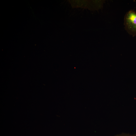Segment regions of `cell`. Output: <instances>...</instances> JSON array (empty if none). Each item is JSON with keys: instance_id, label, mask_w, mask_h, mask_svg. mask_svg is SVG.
Listing matches in <instances>:
<instances>
[{"instance_id": "6da1fadb", "label": "cell", "mask_w": 136, "mask_h": 136, "mask_svg": "<svg viewBox=\"0 0 136 136\" xmlns=\"http://www.w3.org/2000/svg\"><path fill=\"white\" fill-rule=\"evenodd\" d=\"M124 24L128 34L133 37L136 36V11L131 10L126 13L124 17Z\"/></svg>"}, {"instance_id": "7a4b0ae2", "label": "cell", "mask_w": 136, "mask_h": 136, "mask_svg": "<svg viewBox=\"0 0 136 136\" xmlns=\"http://www.w3.org/2000/svg\"><path fill=\"white\" fill-rule=\"evenodd\" d=\"M69 2L73 7L87 8L89 1H70Z\"/></svg>"}, {"instance_id": "3957f363", "label": "cell", "mask_w": 136, "mask_h": 136, "mask_svg": "<svg viewBox=\"0 0 136 136\" xmlns=\"http://www.w3.org/2000/svg\"><path fill=\"white\" fill-rule=\"evenodd\" d=\"M130 136H136V135Z\"/></svg>"}]
</instances>
